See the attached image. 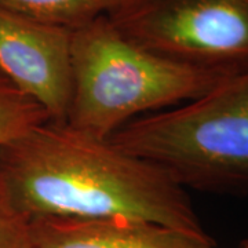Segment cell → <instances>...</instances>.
<instances>
[{
    "mask_svg": "<svg viewBox=\"0 0 248 248\" xmlns=\"http://www.w3.org/2000/svg\"><path fill=\"white\" fill-rule=\"evenodd\" d=\"M0 175L29 218H128L208 237L169 174L66 123L46 122L1 145Z\"/></svg>",
    "mask_w": 248,
    "mask_h": 248,
    "instance_id": "6da1fadb",
    "label": "cell"
},
{
    "mask_svg": "<svg viewBox=\"0 0 248 248\" xmlns=\"http://www.w3.org/2000/svg\"><path fill=\"white\" fill-rule=\"evenodd\" d=\"M229 78L135 45L105 14L72 31V97L65 123L110 140L134 120L190 102Z\"/></svg>",
    "mask_w": 248,
    "mask_h": 248,
    "instance_id": "7a4b0ae2",
    "label": "cell"
},
{
    "mask_svg": "<svg viewBox=\"0 0 248 248\" xmlns=\"http://www.w3.org/2000/svg\"><path fill=\"white\" fill-rule=\"evenodd\" d=\"M109 141L184 189L248 192V71L202 97L134 120Z\"/></svg>",
    "mask_w": 248,
    "mask_h": 248,
    "instance_id": "3957f363",
    "label": "cell"
},
{
    "mask_svg": "<svg viewBox=\"0 0 248 248\" xmlns=\"http://www.w3.org/2000/svg\"><path fill=\"white\" fill-rule=\"evenodd\" d=\"M107 16L166 58L228 76L248 71V0H127Z\"/></svg>",
    "mask_w": 248,
    "mask_h": 248,
    "instance_id": "277c9868",
    "label": "cell"
},
{
    "mask_svg": "<svg viewBox=\"0 0 248 248\" xmlns=\"http://www.w3.org/2000/svg\"><path fill=\"white\" fill-rule=\"evenodd\" d=\"M0 72L54 123H65L72 97V31L0 9Z\"/></svg>",
    "mask_w": 248,
    "mask_h": 248,
    "instance_id": "5b68a950",
    "label": "cell"
},
{
    "mask_svg": "<svg viewBox=\"0 0 248 248\" xmlns=\"http://www.w3.org/2000/svg\"><path fill=\"white\" fill-rule=\"evenodd\" d=\"M32 248H217L159 223L128 218H31Z\"/></svg>",
    "mask_w": 248,
    "mask_h": 248,
    "instance_id": "8992f818",
    "label": "cell"
},
{
    "mask_svg": "<svg viewBox=\"0 0 248 248\" xmlns=\"http://www.w3.org/2000/svg\"><path fill=\"white\" fill-rule=\"evenodd\" d=\"M0 9L71 31L105 16L109 10L105 0H0Z\"/></svg>",
    "mask_w": 248,
    "mask_h": 248,
    "instance_id": "52a82bcc",
    "label": "cell"
},
{
    "mask_svg": "<svg viewBox=\"0 0 248 248\" xmlns=\"http://www.w3.org/2000/svg\"><path fill=\"white\" fill-rule=\"evenodd\" d=\"M46 122L45 110L0 72V146Z\"/></svg>",
    "mask_w": 248,
    "mask_h": 248,
    "instance_id": "ba28073f",
    "label": "cell"
},
{
    "mask_svg": "<svg viewBox=\"0 0 248 248\" xmlns=\"http://www.w3.org/2000/svg\"><path fill=\"white\" fill-rule=\"evenodd\" d=\"M0 248H32L31 218L11 199L0 175Z\"/></svg>",
    "mask_w": 248,
    "mask_h": 248,
    "instance_id": "9c48e42d",
    "label": "cell"
},
{
    "mask_svg": "<svg viewBox=\"0 0 248 248\" xmlns=\"http://www.w3.org/2000/svg\"><path fill=\"white\" fill-rule=\"evenodd\" d=\"M108 4V14H110V13H113L117 9H120L122 6H124L125 3H127V0H105Z\"/></svg>",
    "mask_w": 248,
    "mask_h": 248,
    "instance_id": "30bf717a",
    "label": "cell"
},
{
    "mask_svg": "<svg viewBox=\"0 0 248 248\" xmlns=\"http://www.w3.org/2000/svg\"><path fill=\"white\" fill-rule=\"evenodd\" d=\"M237 248H248V236L246 239H243L239 243V247Z\"/></svg>",
    "mask_w": 248,
    "mask_h": 248,
    "instance_id": "8fae6325",
    "label": "cell"
}]
</instances>
